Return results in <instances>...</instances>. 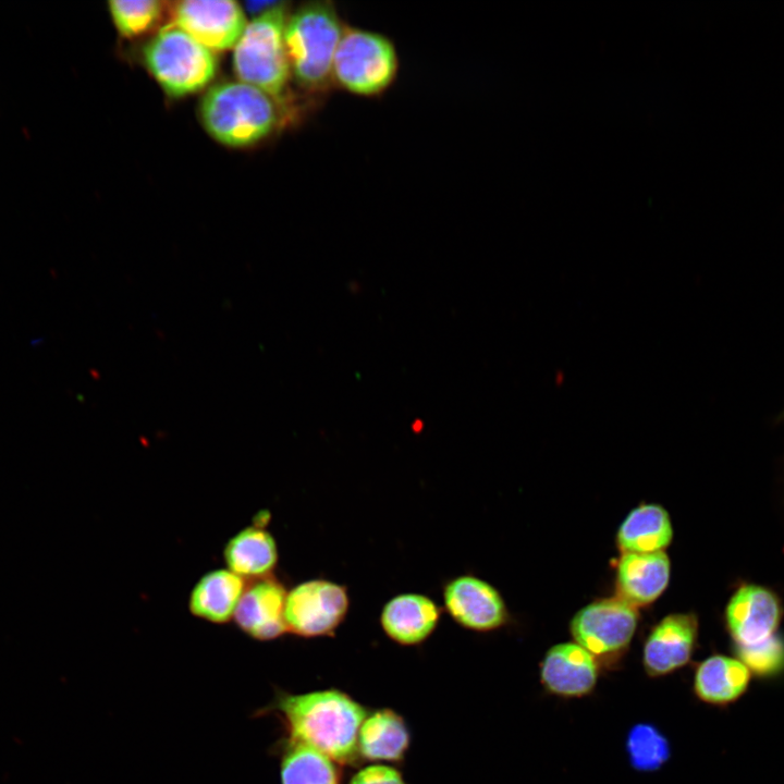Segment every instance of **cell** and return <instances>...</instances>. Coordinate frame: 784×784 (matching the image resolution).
Returning <instances> with one entry per match:
<instances>
[{
  "mask_svg": "<svg viewBox=\"0 0 784 784\" xmlns=\"http://www.w3.org/2000/svg\"><path fill=\"white\" fill-rule=\"evenodd\" d=\"M289 14L287 4L280 2L248 22L234 47L233 69L238 81L267 93L290 115L292 76L284 39Z\"/></svg>",
  "mask_w": 784,
  "mask_h": 784,
  "instance_id": "4",
  "label": "cell"
},
{
  "mask_svg": "<svg viewBox=\"0 0 784 784\" xmlns=\"http://www.w3.org/2000/svg\"><path fill=\"white\" fill-rule=\"evenodd\" d=\"M637 608L618 596L595 600L578 610L569 623L573 641L592 654L600 666L616 665L637 630Z\"/></svg>",
  "mask_w": 784,
  "mask_h": 784,
  "instance_id": "7",
  "label": "cell"
},
{
  "mask_svg": "<svg viewBox=\"0 0 784 784\" xmlns=\"http://www.w3.org/2000/svg\"><path fill=\"white\" fill-rule=\"evenodd\" d=\"M735 652L751 675L773 678L784 672V637L779 633L760 644L737 647Z\"/></svg>",
  "mask_w": 784,
  "mask_h": 784,
  "instance_id": "25",
  "label": "cell"
},
{
  "mask_svg": "<svg viewBox=\"0 0 784 784\" xmlns=\"http://www.w3.org/2000/svg\"><path fill=\"white\" fill-rule=\"evenodd\" d=\"M628 762L642 773L658 771L671 757L667 737L651 723H637L630 727L625 740Z\"/></svg>",
  "mask_w": 784,
  "mask_h": 784,
  "instance_id": "23",
  "label": "cell"
},
{
  "mask_svg": "<svg viewBox=\"0 0 784 784\" xmlns=\"http://www.w3.org/2000/svg\"><path fill=\"white\" fill-rule=\"evenodd\" d=\"M281 756V784H340V767L320 751L287 739Z\"/></svg>",
  "mask_w": 784,
  "mask_h": 784,
  "instance_id": "22",
  "label": "cell"
},
{
  "mask_svg": "<svg viewBox=\"0 0 784 784\" xmlns=\"http://www.w3.org/2000/svg\"><path fill=\"white\" fill-rule=\"evenodd\" d=\"M442 599L451 618L471 632H494L502 628L510 617L500 591L474 574L448 579L442 586Z\"/></svg>",
  "mask_w": 784,
  "mask_h": 784,
  "instance_id": "9",
  "label": "cell"
},
{
  "mask_svg": "<svg viewBox=\"0 0 784 784\" xmlns=\"http://www.w3.org/2000/svg\"><path fill=\"white\" fill-rule=\"evenodd\" d=\"M143 57L150 74L171 97L203 89L217 71L213 51L172 23L147 42Z\"/></svg>",
  "mask_w": 784,
  "mask_h": 784,
  "instance_id": "6",
  "label": "cell"
},
{
  "mask_svg": "<svg viewBox=\"0 0 784 784\" xmlns=\"http://www.w3.org/2000/svg\"><path fill=\"white\" fill-rule=\"evenodd\" d=\"M347 588L326 578L299 583L287 591L284 621L287 632L303 638L333 636L350 611Z\"/></svg>",
  "mask_w": 784,
  "mask_h": 784,
  "instance_id": "8",
  "label": "cell"
},
{
  "mask_svg": "<svg viewBox=\"0 0 784 784\" xmlns=\"http://www.w3.org/2000/svg\"><path fill=\"white\" fill-rule=\"evenodd\" d=\"M698 617L694 613H671L649 632L641 661L649 677L670 675L690 662L698 640Z\"/></svg>",
  "mask_w": 784,
  "mask_h": 784,
  "instance_id": "12",
  "label": "cell"
},
{
  "mask_svg": "<svg viewBox=\"0 0 784 784\" xmlns=\"http://www.w3.org/2000/svg\"><path fill=\"white\" fill-rule=\"evenodd\" d=\"M600 664L574 641L560 642L544 653L539 665L544 691L562 699L584 698L597 687Z\"/></svg>",
  "mask_w": 784,
  "mask_h": 784,
  "instance_id": "13",
  "label": "cell"
},
{
  "mask_svg": "<svg viewBox=\"0 0 784 784\" xmlns=\"http://www.w3.org/2000/svg\"><path fill=\"white\" fill-rule=\"evenodd\" d=\"M411 740L405 719L393 709L380 708L368 712L362 722L358 756L373 763H400L409 750Z\"/></svg>",
  "mask_w": 784,
  "mask_h": 784,
  "instance_id": "17",
  "label": "cell"
},
{
  "mask_svg": "<svg viewBox=\"0 0 784 784\" xmlns=\"http://www.w3.org/2000/svg\"><path fill=\"white\" fill-rule=\"evenodd\" d=\"M780 418H781L782 420H784V411H783V413H782V415H781Z\"/></svg>",
  "mask_w": 784,
  "mask_h": 784,
  "instance_id": "28",
  "label": "cell"
},
{
  "mask_svg": "<svg viewBox=\"0 0 784 784\" xmlns=\"http://www.w3.org/2000/svg\"><path fill=\"white\" fill-rule=\"evenodd\" d=\"M108 9L119 33L124 37L134 38L156 25L161 17L163 2L113 0L108 3Z\"/></svg>",
  "mask_w": 784,
  "mask_h": 784,
  "instance_id": "24",
  "label": "cell"
},
{
  "mask_svg": "<svg viewBox=\"0 0 784 784\" xmlns=\"http://www.w3.org/2000/svg\"><path fill=\"white\" fill-rule=\"evenodd\" d=\"M673 525L669 512L657 503H641L621 523L616 544L621 552L664 551L673 540Z\"/></svg>",
  "mask_w": 784,
  "mask_h": 784,
  "instance_id": "19",
  "label": "cell"
},
{
  "mask_svg": "<svg viewBox=\"0 0 784 784\" xmlns=\"http://www.w3.org/2000/svg\"><path fill=\"white\" fill-rule=\"evenodd\" d=\"M207 133L224 146H252L275 131L289 114L267 93L241 81L212 85L199 106Z\"/></svg>",
  "mask_w": 784,
  "mask_h": 784,
  "instance_id": "2",
  "label": "cell"
},
{
  "mask_svg": "<svg viewBox=\"0 0 784 784\" xmlns=\"http://www.w3.org/2000/svg\"><path fill=\"white\" fill-rule=\"evenodd\" d=\"M286 595L284 585L272 575L254 579L245 586L233 620L255 639H275L287 632L284 621Z\"/></svg>",
  "mask_w": 784,
  "mask_h": 784,
  "instance_id": "14",
  "label": "cell"
},
{
  "mask_svg": "<svg viewBox=\"0 0 784 784\" xmlns=\"http://www.w3.org/2000/svg\"><path fill=\"white\" fill-rule=\"evenodd\" d=\"M750 681V671L737 657L714 653L696 666L693 691L708 706L726 707L744 696Z\"/></svg>",
  "mask_w": 784,
  "mask_h": 784,
  "instance_id": "18",
  "label": "cell"
},
{
  "mask_svg": "<svg viewBox=\"0 0 784 784\" xmlns=\"http://www.w3.org/2000/svg\"><path fill=\"white\" fill-rule=\"evenodd\" d=\"M280 2L278 1H250L245 4L244 11L248 12L249 14L254 15V17L261 15L262 13L267 12L268 10L274 8Z\"/></svg>",
  "mask_w": 784,
  "mask_h": 784,
  "instance_id": "27",
  "label": "cell"
},
{
  "mask_svg": "<svg viewBox=\"0 0 784 784\" xmlns=\"http://www.w3.org/2000/svg\"><path fill=\"white\" fill-rule=\"evenodd\" d=\"M223 556L228 569L250 580L270 576L279 553L273 536L260 526L240 530L225 544Z\"/></svg>",
  "mask_w": 784,
  "mask_h": 784,
  "instance_id": "21",
  "label": "cell"
},
{
  "mask_svg": "<svg viewBox=\"0 0 784 784\" xmlns=\"http://www.w3.org/2000/svg\"><path fill=\"white\" fill-rule=\"evenodd\" d=\"M272 708L290 740L307 745L341 765H354L358 732L368 711L347 693L327 688L302 694L280 693Z\"/></svg>",
  "mask_w": 784,
  "mask_h": 784,
  "instance_id": "1",
  "label": "cell"
},
{
  "mask_svg": "<svg viewBox=\"0 0 784 784\" xmlns=\"http://www.w3.org/2000/svg\"><path fill=\"white\" fill-rule=\"evenodd\" d=\"M348 784H407V782L394 765L372 763L358 769Z\"/></svg>",
  "mask_w": 784,
  "mask_h": 784,
  "instance_id": "26",
  "label": "cell"
},
{
  "mask_svg": "<svg viewBox=\"0 0 784 784\" xmlns=\"http://www.w3.org/2000/svg\"><path fill=\"white\" fill-rule=\"evenodd\" d=\"M172 24L185 30L211 51L234 48L248 21L234 1L185 0L172 9Z\"/></svg>",
  "mask_w": 784,
  "mask_h": 784,
  "instance_id": "11",
  "label": "cell"
},
{
  "mask_svg": "<svg viewBox=\"0 0 784 784\" xmlns=\"http://www.w3.org/2000/svg\"><path fill=\"white\" fill-rule=\"evenodd\" d=\"M399 57L393 41L377 32L345 25L333 64V86L359 97H377L396 79Z\"/></svg>",
  "mask_w": 784,
  "mask_h": 784,
  "instance_id": "5",
  "label": "cell"
},
{
  "mask_svg": "<svg viewBox=\"0 0 784 784\" xmlns=\"http://www.w3.org/2000/svg\"><path fill=\"white\" fill-rule=\"evenodd\" d=\"M442 609L430 597L419 592L399 593L382 607L379 622L393 642L414 647L424 644L437 629Z\"/></svg>",
  "mask_w": 784,
  "mask_h": 784,
  "instance_id": "15",
  "label": "cell"
},
{
  "mask_svg": "<svg viewBox=\"0 0 784 784\" xmlns=\"http://www.w3.org/2000/svg\"><path fill=\"white\" fill-rule=\"evenodd\" d=\"M671 562L664 551L624 552L615 571L617 596L635 608L654 602L667 588Z\"/></svg>",
  "mask_w": 784,
  "mask_h": 784,
  "instance_id": "16",
  "label": "cell"
},
{
  "mask_svg": "<svg viewBox=\"0 0 784 784\" xmlns=\"http://www.w3.org/2000/svg\"><path fill=\"white\" fill-rule=\"evenodd\" d=\"M344 24L330 1L303 3L290 12L285 26V49L295 84L307 94L327 95L332 64Z\"/></svg>",
  "mask_w": 784,
  "mask_h": 784,
  "instance_id": "3",
  "label": "cell"
},
{
  "mask_svg": "<svg viewBox=\"0 0 784 784\" xmlns=\"http://www.w3.org/2000/svg\"><path fill=\"white\" fill-rule=\"evenodd\" d=\"M245 586L244 579L230 569H213L193 587L189 611L194 616L215 624L226 623L234 617Z\"/></svg>",
  "mask_w": 784,
  "mask_h": 784,
  "instance_id": "20",
  "label": "cell"
},
{
  "mask_svg": "<svg viewBox=\"0 0 784 784\" xmlns=\"http://www.w3.org/2000/svg\"><path fill=\"white\" fill-rule=\"evenodd\" d=\"M783 615L776 592L762 585L742 584L725 607L724 622L734 647H748L777 634Z\"/></svg>",
  "mask_w": 784,
  "mask_h": 784,
  "instance_id": "10",
  "label": "cell"
}]
</instances>
